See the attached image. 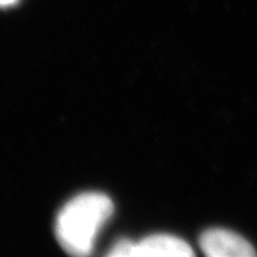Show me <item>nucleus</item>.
<instances>
[{
	"instance_id": "1",
	"label": "nucleus",
	"mask_w": 257,
	"mask_h": 257,
	"mask_svg": "<svg viewBox=\"0 0 257 257\" xmlns=\"http://www.w3.org/2000/svg\"><path fill=\"white\" fill-rule=\"evenodd\" d=\"M112 212L113 204L102 193H83L72 199L57 216L55 229L60 245L70 255H89Z\"/></svg>"
},
{
	"instance_id": "2",
	"label": "nucleus",
	"mask_w": 257,
	"mask_h": 257,
	"mask_svg": "<svg viewBox=\"0 0 257 257\" xmlns=\"http://www.w3.org/2000/svg\"><path fill=\"white\" fill-rule=\"evenodd\" d=\"M200 246L210 257H252L255 249L242 236L223 229H211L202 233Z\"/></svg>"
},
{
	"instance_id": "3",
	"label": "nucleus",
	"mask_w": 257,
	"mask_h": 257,
	"mask_svg": "<svg viewBox=\"0 0 257 257\" xmlns=\"http://www.w3.org/2000/svg\"><path fill=\"white\" fill-rule=\"evenodd\" d=\"M193 250L184 239L172 234H153L134 245V257H189Z\"/></svg>"
},
{
	"instance_id": "4",
	"label": "nucleus",
	"mask_w": 257,
	"mask_h": 257,
	"mask_svg": "<svg viewBox=\"0 0 257 257\" xmlns=\"http://www.w3.org/2000/svg\"><path fill=\"white\" fill-rule=\"evenodd\" d=\"M134 245L135 242L128 239H121L117 242L108 252V256L112 257H134Z\"/></svg>"
},
{
	"instance_id": "5",
	"label": "nucleus",
	"mask_w": 257,
	"mask_h": 257,
	"mask_svg": "<svg viewBox=\"0 0 257 257\" xmlns=\"http://www.w3.org/2000/svg\"><path fill=\"white\" fill-rule=\"evenodd\" d=\"M16 2H17V0H0V6H10L15 4Z\"/></svg>"
}]
</instances>
